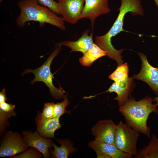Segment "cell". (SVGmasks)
Masks as SVG:
<instances>
[{
    "instance_id": "obj_13",
    "label": "cell",
    "mask_w": 158,
    "mask_h": 158,
    "mask_svg": "<svg viewBox=\"0 0 158 158\" xmlns=\"http://www.w3.org/2000/svg\"><path fill=\"white\" fill-rule=\"evenodd\" d=\"M133 78L128 77L121 82H114L105 92H116L117 96L114 99L117 101L118 106L120 107L128 100V97L133 88Z\"/></svg>"
},
{
    "instance_id": "obj_4",
    "label": "cell",
    "mask_w": 158,
    "mask_h": 158,
    "mask_svg": "<svg viewBox=\"0 0 158 158\" xmlns=\"http://www.w3.org/2000/svg\"><path fill=\"white\" fill-rule=\"evenodd\" d=\"M61 49L60 46H57L41 66L34 70L30 69L26 70L22 73L23 75L28 73H33L35 78L31 81V84H32L38 81L44 82L49 88L52 96L56 99L64 98L66 97L64 94L65 92L64 90L61 88H57L54 85L52 82L53 74L51 71L50 66L51 62Z\"/></svg>"
},
{
    "instance_id": "obj_2",
    "label": "cell",
    "mask_w": 158,
    "mask_h": 158,
    "mask_svg": "<svg viewBox=\"0 0 158 158\" xmlns=\"http://www.w3.org/2000/svg\"><path fill=\"white\" fill-rule=\"evenodd\" d=\"M153 102L150 97H146L138 101L130 97L119 109L126 123L150 139L151 138L150 129L147 125L148 117L153 112L158 115V106L153 104Z\"/></svg>"
},
{
    "instance_id": "obj_6",
    "label": "cell",
    "mask_w": 158,
    "mask_h": 158,
    "mask_svg": "<svg viewBox=\"0 0 158 158\" xmlns=\"http://www.w3.org/2000/svg\"><path fill=\"white\" fill-rule=\"evenodd\" d=\"M29 146L23 138L18 133L9 132L1 142L0 157L14 156L26 151Z\"/></svg>"
},
{
    "instance_id": "obj_16",
    "label": "cell",
    "mask_w": 158,
    "mask_h": 158,
    "mask_svg": "<svg viewBox=\"0 0 158 158\" xmlns=\"http://www.w3.org/2000/svg\"><path fill=\"white\" fill-rule=\"evenodd\" d=\"M57 142L61 144L60 147L53 143L54 147L51 152L52 157L55 158H66L71 153L76 152L77 149L73 146L71 142L64 139H57Z\"/></svg>"
},
{
    "instance_id": "obj_24",
    "label": "cell",
    "mask_w": 158,
    "mask_h": 158,
    "mask_svg": "<svg viewBox=\"0 0 158 158\" xmlns=\"http://www.w3.org/2000/svg\"><path fill=\"white\" fill-rule=\"evenodd\" d=\"M16 106L14 105L8 104L3 102H0V111L6 112H14V109Z\"/></svg>"
},
{
    "instance_id": "obj_25",
    "label": "cell",
    "mask_w": 158,
    "mask_h": 158,
    "mask_svg": "<svg viewBox=\"0 0 158 158\" xmlns=\"http://www.w3.org/2000/svg\"><path fill=\"white\" fill-rule=\"evenodd\" d=\"M7 100L5 90L4 88L2 91L0 92V102H6Z\"/></svg>"
},
{
    "instance_id": "obj_10",
    "label": "cell",
    "mask_w": 158,
    "mask_h": 158,
    "mask_svg": "<svg viewBox=\"0 0 158 158\" xmlns=\"http://www.w3.org/2000/svg\"><path fill=\"white\" fill-rule=\"evenodd\" d=\"M108 1L109 0H85L84 6L80 19L85 18L90 19L93 28L97 18L110 11Z\"/></svg>"
},
{
    "instance_id": "obj_28",
    "label": "cell",
    "mask_w": 158,
    "mask_h": 158,
    "mask_svg": "<svg viewBox=\"0 0 158 158\" xmlns=\"http://www.w3.org/2000/svg\"><path fill=\"white\" fill-rule=\"evenodd\" d=\"M3 0H0V2L1 3V2Z\"/></svg>"
},
{
    "instance_id": "obj_22",
    "label": "cell",
    "mask_w": 158,
    "mask_h": 158,
    "mask_svg": "<svg viewBox=\"0 0 158 158\" xmlns=\"http://www.w3.org/2000/svg\"><path fill=\"white\" fill-rule=\"evenodd\" d=\"M39 150L32 147L29 150L25 151L22 154L16 156H14L10 158H37L42 157L41 153Z\"/></svg>"
},
{
    "instance_id": "obj_20",
    "label": "cell",
    "mask_w": 158,
    "mask_h": 158,
    "mask_svg": "<svg viewBox=\"0 0 158 158\" xmlns=\"http://www.w3.org/2000/svg\"><path fill=\"white\" fill-rule=\"evenodd\" d=\"M69 104V100L66 97L64 98L63 100L61 102L54 104V118H60L61 115L65 113L69 114L70 113V111L66 110V107Z\"/></svg>"
},
{
    "instance_id": "obj_29",
    "label": "cell",
    "mask_w": 158,
    "mask_h": 158,
    "mask_svg": "<svg viewBox=\"0 0 158 158\" xmlns=\"http://www.w3.org/2000/svg\"></svg>"
},
{
    "instance_id": "obj_8",
    "label": "cell",
    "mask_w": 158,
    "mask_h": 158,
    "mask_svg": "<svg viewBox=\"0 0 158 158\" xmlns=\"http://www.w3.org/2000/svg\"><path fill=\"white\" fill-rule=\"evenodd\" d=\"M138 54L142 61L141 69L140 73L134 75L133 78L146 83L154 93L158 95V68L150 64L146 55L141 53Z\"/></svg>"
},
{
    "instance_id": "obj_12",
    "label": "cell",
    "mask_w": 158,
    "mask_h": 158,
    "mask_svg": "<svg viewBox=\"0 0 158 158\" xmlns=\"http://www.w3.org/2000/svg\"><path fill=\"white\" fill-rule=\"evenodd\" d=\"M23 138L29 147H34L39 150L45 158H49V149L53 146L51 140L44 138L38 131L34 133L23 131Z\"/></svg>"
},
{
    "instance_id": "obj_15",
    "label": "cell",
    "mask_w": 158,
    "mask_h": 158,
    "mask_svg": "<svg viewBox=\"0 0 158 158\" xmlns=\"http://www.w3.org/2000/svg\"><path fill=\"white\" fill-rule=\"evenodd\" d=\"M59 118H52L41 120L37 119V131L42 136L54 138L55 131L61 128Z\"/></svg>"
},
{
    "instance_id": "obj_14",
    "label": "cell",
    "mask_w": 158,
    "mask_h": 158,
    "mask_svg": "<svg viewBox=\"0 0 158 158\" xmlns=\"http://www.w3.org/2000/svg\"><path fill=\"white\" fill-rule=\"evenodd\" d=\"M90 31L89 29L85 30L82 34L80 37L76 41H62L56 44V46H65L70 48L71 49V52L79 51L84 54L94 44L93 39V31L89 35Z\"/></svg>"
},
{
    "instance_id": "obj_3",
    "label": "cell",
    "mask_w": 158,
    "mask_h": 158,
    "mask_svg": "<svg viewBox=\"0 0 158 158\" xmlns=\"http://www.w3.org/2000/svg\"><path fill=\"white\" fill-rule=\"evenodd\" d=\"M17 4L20 11L16 21L19 27L23 28L26 22L32 21L41 24L48 23L62 30H65V22L62 18L49 8L40 5L37 0H20Z\"/></svg>"
},
{
    "instance_id": "obj_9",
    "label": "cell",
    "mask_w": 158,
    "mask_h": 158,
    "mask_svg": "<svg viewBox=\"0 0 158 158\" xmlns=\"http://www.w3.org/2000/svg\"><path fill=\"white\" fill-rule=\"evenodd\" d=\"M116 125L111 120L99 121L92 127V133L96 140L115 145Z\"/></svg>"
},
{
    "instance_id": "obj_18",
    "label": "cell",
    "mask_w": 158,
    "mask_h": 158,
    "mask_svg": "<svg viewBox=\"0 0 158 158\" xmlns=\"http://www.w3.org/2000/svg\"><path fill=\"white\" fill-rule=\"evenodd\" d=\"M148 145L138 151L135 158H158V138L154 133Z\"/></svg>"
},
{
    "instance_id": "obj_21",
    "label": "cell",
    "mask_w": 158,
    "mask_h": 158,
    "mask_svg": "<svg viewBox=\"0 0 158 158\" xmlns=\"http://www.w3.org/2000/svg\"><path fill=\"white\" fill-rule=\"evenodd\" d=\"M53 102L45 103L42 112L39 115L37 119L42 120L50 119L54 118V106Z\"/></svg>"
},
{
    "instance_id": "obj_17",
    "label": "cell",
    "mask_w": 158,
    "mask_h": 158,
    "mask_svg": "<svg viewBox=\"0 0 158 158\" xmlns=\"http://www.w3.org/2000/svg\"><path fill=\"white\" fill-rule=\"evenodd\" d=\"M106 55L107 52L94 43L83 56L79 59V61L83 66L89 67L97 59Z\"/></svg>"
},
{
    "instance_id": "obj_23",
    "label": "cell",
    "mask_w": 158,
    "mask_h": 158,
    "mask_svg": "<svg viewBox=\"0 0 158 158\" xmlns=\"http://www.w3.org/2000/svg\"><path fill=\"white\" fill-rule=\"evenodd\" d=\"M41 5L47 7L56 13L60 15L58 4L56 0H37Z\"/></svg>"
},
{
    "instance_id": "obj_1",
    "label": "cell",
    "mask_w": 158,
    "mask_h": 158,
    "mask_svg": "<svg viewBox=\"0 0 158 158\" xmlns=\"http://www.w3.org/2000/svg\"><path fill=\"white\" fill-rule=\"evenodd\" d=\"M121 5L118 10L119 13L113 25L105 34L95 37V44L107 52V55L115 60L118 65L123 62L122 52L124 50L116 49L112 45L111 38L122 31H126L123 28V20L126 14L129 12L133 15L143 16V11L140 0H120Z\"/></svg>"
},
{
    "instance_id": "obj_27",
    "label": "cell",
    "mask_w": 158,
    "mask_h": 158,
    "mask_svg": "<svg viewBox=\"0 0 158 158\" xmlns=\"http://www.w3.org/2000/svg\"><path fill=\"white\" fill-rule=\"evenodd\" d=\"M157 6L158 7V0H153Z\"/></svg>"
},
{
    "instance_id": "obj_5",
    "label": "cell",
    "mask_w": 158,
    "mask_h": 158,
    "mask_svg": "<svg viewBox=\"0 0 158 158\" xmlns=\"http://www.w3.org/2000/svg\"><path fill=\"white\" fill-rule=\"evenodd\" d=\"M139 133L126 123L120 121L117 125L115 133V146L121 151L135 156L138 152Z\"/></svg>"
},
{
    "instance_id": "obj_11",
    "label": "cell",
    "mask_w": 158,
    "mask_h": 158,
    "mask_svg": "<svg viewBox=\"0 0 158 158\" xmlns=\"http://www.w3.org/2000/svg\"><path fill=\"white\" fill-rule=\"evenodd\" d=\"M88 146L96 152L97 158H132L133 155L124 152L113 145L96 140L89 143Z\"/></svg>"
},
{
    "instance_id": "obj_19",
    "label": "cell",
    "mask_w": 158,
    "mask_h": 158,
    "mask_svg": "<svg viewBox=\"0 0 158 158\" xmlns=\"http://www.w3.org/2000/svg\"><path fill=\"white\" fill-rule=\"evenodd\" d=\"M128 67L127 63L118 65L115 70L109 76V78L117 83L125 80L128 77Z\"/></svg>"
},
{
    "instance_id": "obj_26",
    "label": "cell",
    "mask_w": 158,
    "mask_h": 158,
    "mask_svg": "<svg viewBox=\"0 0 158 158\" xmlns=\"http://www.w3.org/2000/svg\"><path fill=\"white\" fill-rule=\"evenodd\" d=\"M153 100L155 103V104L158 107V96L154 98Z\"/></svg>"
},
{
    "instance_id": "obj_7",
    "label": "cell",
    "mask_w": 158,
    "mask_h": 158,
    "mask_svg": "<svg viewBox=\"0 0 158 158\" xmlns=\"http://www.w3.org/2000/svg\"><path fill=\"white\" fill-rule=\"evenodd\" d=\"M58 2L60 15L65 22L72 24L80 19L85 0H56Z\"/></svg>"
}]
</instances>
